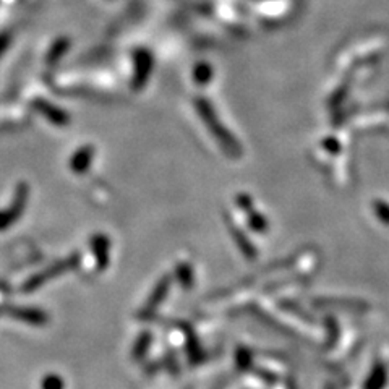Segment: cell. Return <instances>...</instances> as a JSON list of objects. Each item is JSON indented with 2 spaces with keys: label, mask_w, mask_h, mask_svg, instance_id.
Segmentation results:
<instances>
[{
  "label": "cell",
  "mask_w": 389,
  "mask_h": 389,
  "mask_svg": "<svg viewBox=\"0 0 389 389\" xmlns=\"http://www.w3.org/2000/svg\"><path fill=\"white\" fill-rule=\"evenodd\" d=\"M195 107L196 111H198L201 121H203L206 128L210 130V133L214 137L217 144H219V146L224 149L231 158H238L242 153V149L238 146L237 139L232 137L229 130L224 127V123L219 121V117H217L211 101L205 100V97H198V100L195 101Z\"/></svg>",
  "instance_id": "6da1fadb"
},
{
  "label": "cell",
  "mask_w": 389,
  "mask_h": 389,
  "mask_svg": "<svg viewBox=\"0 0 389 389\" xmlns=\"http://www.w3.org/2000/svg\"><path fill=\"white\" fill-rule=\"evenodd\" d=\"M78 264H80V255H71V257L65 258V259H60V261H57L54 264H50L49 268H46L44 271H41L39 274H34V276H31L28 281L25 282L22 290H23V292H33V290L41 287V285L50 281V279H54L57 276H60V274L75 269Z\"/></svg>",
  "instance_id": "7a4b0ae2"
},
{
  "label": "cell",
  "mask_w": 389,
  "mask_h": 389,
  "mask_svg": "<svg viewBox=\"0 0 389 389\" xmlns=\"http://www.w3.org/2000/svg\"><path fill=\"white\" fill-rule=\"evenodd\" d=\"M29 198V186L26 184H18L15 189V195L12 203L7 206V210L0 211V231L8 229L10 226L18 221V217L23 214L25 206Z\"/></svg>",
  "instance_id": "3957f363"
},
{
  "label": "cell",
  "mask_w": 389,
  "mask_h": 389,
  "mask_svg": "<svg viewBox=\"0 0 389 389\" xmlns=\"http://www.w3.org/2000/svg\"><path fill=\"white\" fill-rule=\"evenodd\" d=\"M33 107L38 111L39 114H43V116L48 118L49 122L54 123V125H67V123L70 122V117L69 114L65 111H62L60 107H55L49 104L48 101L44 100H34L33 101Z\"/></svg>",
  "instance_id": "277c9868"
},
{
  "label": "cell",
  "mask_w": 389,
  "mask_h": 389,
  "mask_svg": "<svg viewBox=\"0 0 389 389\" xmlns=\"http://www.w3.org/2000/svg\"><path fill=\"white\" fill-rule=\"evenodd\" d=\"M91 247L95 252L97 268L104 269L109 264V253H111V243L106 236H95L91 238Z\"/></svg>",
  "instance_id": "5b68a950"
},
{
  "label": "cell",
  "mask_w": 389,
  "mask_h": 389,
  "mask_svg": "<svg viewBox=\"0 0 389 389\" xmlns=\"http://www.w3.org/2000/svg\"><path fill=\"white\" fill-rule=\"evenodd\" d=\"M170 282H172V278H170V276H164V278L159 279V282L156 284L153 292L149 294L146 307H144V310H146V311L154 310L156 307H159V305L164 302L165 295H168V292L170 290Z\"/></svg>",
  "instance_id": "8992f818"
},
{
  "label": "cell",
  "mask_w": 389,
  "mask_h": 389,
  "mask_svg": "<svg viewBox=\"0 0 389 389\" xmlns=\"http://www.w3.org/2000/svg\"><path fill=\"white\" fill-rule=\"evenodd\" d=\"M93 158H95V148H93V146L80 148L70 161L71 170H74L75 174L86 172L88 168H90L91 163H93Z\"/></svg>",
  "instance_id": "52a82bcc"
},
{
  "label": "cell",
  "mask_w": 389,
  "mask_h": 389,
  "mask_svg": "<svg viewBox=\"0 0 389 389\" xmlns=\"http://www.w3.org/2000/svg\"><path fill=\"white\" fill-rule=\"evenodd\" d=\"M149 71H151V60L144 55L143 60H139L137 64V74H135V80H133L135 90H139V88L146 85Z\"/></svg>",
  "instance_id": "ba28073f"
},
{
  "label": "cell",
  "mask_w": 389,
  "mask_h": 389,
  "mask_svg": "<svg viewBox=\"0 0 389 389\" xmlns=\"http://www.w3.org/2000/svg\"><path fill=\"white\" fill-rule=\"evenodd\" d=\"M177 279H179V282L182 284V287L191 289V285H193V281H195V276H193V269H191L190 264H186V263L179 264V266H177Z\"/></svg>",
  "instance_id": "9c48e42d"
},
{
  "label": "cell",
  "mask_w": 389,
  "mask_h": 389,
  "mask_svg": "<svg viewBox=\"0 0 389 389\" xmlns=\"http://www.w3.org/2000/svg\"><path fill=\"white\" fill-rule=\"evenodd\" d=\"M13 315L17 316V318H23V320H29V321H34V323H38V321H43L46 316L43 311H38V310H31V308H15L13 310Z\"/></svg>",
  "instance_id": "30bf717a"
},
{
  "label": "cell",
  "mask_w": 389,
  "mask_h": 389,
  "mask_svg": "<svg viewBox=\"0 0 389 389\" xmlns=\"http://www.w3.org/2000/svg\"><path fill=\"white\" fill-rule=\"evenodd\" d=\"M231 232H232V237L236 238V242L238 243V247H240V250L245 253V255H247V253L250 255V247H252L250 242H248L247 238L242 236V232L238 231L237 227H231Z\"/></svg>",
  "instance_id": "8fae6325"
},
{
  "label": "cell",
  "mask_w": 389,
  "mask_h": 389,
  "mask_svg": "<svg viewBox=\"0 0 389 389\" xmlns=\"http://www.w3.org/2000/svg\"><path fill=\"white\" fill-rule=\"evenodd\" d=\"M195 80L200 85H206V83L211 81V69L207 65H200L198 69L195 70Z\"/></svg>",
  "instance_id": "7c38bea8"
}]
</instances>
